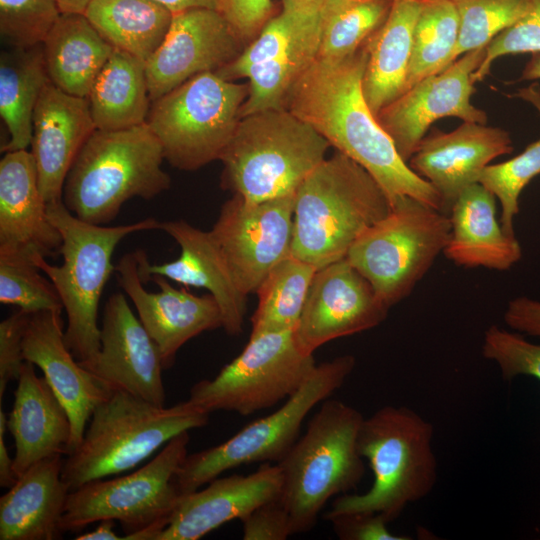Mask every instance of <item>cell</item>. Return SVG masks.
Returning <instances> with one entry per match:
<instances>
[{
	"label": "cell",
	"mask_w": 540,
	"mask_h": 540,
	"mask_svg": "<svg viewBox=\"0 0 540 540\" xmlns=\"http://www.w3.org/2000/svg\"><path fill=\"white\" fill-rule=\"evenodd\" d=\"M367 57L365 44L340 61L316 57L291 88L285 109L362 166L390 204L410 196L444 212L439 193L400 157L365 100L362 79Z\"/></svg>",
	"instance_id": "1"
},
{
	"label": "cell",
	"mask_w": 540,
	"mask_h": 540,
	"mask_svg": "<svg viewBox=\"0 0 540 540\" xmlns=\"http://www.w3.org/2000/svg\"><path fill=\"white\" fill-rule=\"evenodd\" d=\"M390 208L378 182L335 151L296 191L291 255L316 269L344 259L360 234Z\"/></svg>",
	"instance_id": "2"
},
{
	"label": "cell",
	"mask_w": 540,
	"mask_h": 540,
	"mask_svg": "<svg viewBox=\"0 0 540 540\" xmlns=\"http://www.w3.org/2000/svg\"><path fill=\"white\" fill-rule=\"evenodd\" d=\"M433 425L405 406H384L364 418L357 438L374 479L363 494H342L324 515L377 513L390 523L426 497L437 481Z\"/></svg>",
	"instance_id": "3"
},
{
	"label": "cell",
	"mask_w": 540,
	"mask_h": 540,
	"mask_svg": "<svg viewBox=\"0 0 540 540\" xmlns=\"http://www.w3.org/2000/svg\"><path fill=\"white\" fill-rule=\"evenodd\" d=\"M162 146L148 125L98 130L88 138L65 178L62 201L77 218L106 225L134 197L150 200L171 186Z\"/></svg>",
	"instance_id": "4"
},
{
	"label": "cell",
	"mask_w": 540,
	"mask_h": 540,
	"mask_svg": "<svg viewBox=\"0 0 540 540\" xmlns=\"http://www.w3.org/2000/svg\"><path fill=\"white\" fill-rule=\"evenodd\" d=\"M209 414L188 400L158 406L113 391L94 409L79 446L64 459L62 478L71 491L128 472L178 434L203 427Z\"/></svg>",
	"instance_id": "5"
},
{
	"label": "cell",
	"mask_w": 540,
	"mask_h": 540,
	"mask_svg": "<svg viewBox=\"0 0 540 540\" xmlns=\"http://www.w3.org/2000/svg\"><path fill=\"white\" fill-rule=\"evenodd\" d=\"M50 221L62 237L60 266L45 257L33 262L52 281L67 316L65 342L81 366L94 361L100 350L98 306L115 265L112 256L119 242L139 231L159 230L160 221L146 218L134 223L106 226L85 222L73 215L62 199L47 203Z\"/></svg>",
	"instance_id": "6"
},
{
	"label": "cell",
	"mask_w": 540,
	"mask_h": 540,
	"mask_svg": "<svg viewBox=\"0 0 540 540\" xmlns=\"http://www.w3.org/2000/svg\"><path fill=\"white\" fill-rule=\"evenodd\" d=\"M363 419L351 405L325 399L277 463L282 474L279 500L289 513L293 534L312 529L329 499L361 482L365 464L357 438Z\"/></svg>",
	"instance_id": "7"
},
{
	"label": "cell",
	"mask_w": 540,
	"mask_h": 540,
	"mask_svg": "<svg viewBox=\"0 0 540 540\" xmlns=\"http://www.w3.org/2000/svg\"><path fill=\"white\" fill-rule=\"evenodd\" d=\"M329 147L311 125L285 108L246 115L219 159L222 187L251 202L295 194Z\"/></svg>",
	"instance_id": "8"
},
{
	"label": "cell",
	"mask_w": 540,
	"mask_h": 540,
	"mask_svg": "<svg viewBox=\"0 0 540 540\" xmlns=\"http://www.w3.org/2000/svg\"><path fill=\"white\" fill-rule=\"evenodd\" d=\"M189 441V431L182 432L136 471L93 480L71 491L61 519L62 531H79L109 519L121 524L123 540H156L181 497L175 477L188 455Z\"/></svg>",
	"instance_id": "9"
},
{
	"label": "cell",
	"mask_w": 540,
	"mask_h": 540,
	"mask_svg": "<svg viewBox=\"0 0 540 540\" xmlns=\"http://www.w3.org/2000/svg\"><path fill=\"white\" fill-rule=\"evenodd\" d=\"M450 230L447 213L402 196L386 216L360 234L345 259L391 308L429 271L444 251Z\"/></svg>",
	"instance_id": "10"
},
{
	"label": "cell",
	"mask_w": 540,
	"mask_h": 540,
	"mask_svg": "<svg viewBox=\"0 0 540 540\" xmlns=\"http://www.w3.org/2000/svg\"><path fill=\"white\" fill-rule=\"evenodd\" d=\"M248 92V83L205 72L153 101L146 124L165 160L184 171L219 160L241 120Z\"/></svg>",
	"instance_id": "11"
},
{
	"label": "cell",
	"mask_w": 540,
	"mask_h": 540,
	"mask_svg": "<svg viewBox=\"0 0 540 540\" xmlns=\"http://www.w3.org/2000/svg\"><path fill=\"white\" fill-rule=\"evenodd\" d=\"M355 367L351 355L316 365L302 386L273 413L260 418L221 444L187 455L175 477L181 495L223 472L255 462H279L299 438L303 421L339 389Z\"/></svg>",
	"instance_id": "12"
},
{
	"label": "cell",
	"mask_w": 540,
	"mask_h": 540,
	"mask_svg": "<svg viewBox=\"0 0 540 540\" xmlns=\"http://www.w3.org/2000/svg\"><path fill=\"white\" fill-rule=\"evenodd\" d=\"M315 366L313 354L299 349L293 330L250 335L242 352L213 379L192 386L187 400L208 414L250 415L288 399Z\"/></svg>",
	"instance_id": "13"
},
{
	"label": "cell",
	"mask_w": 540,
	"mask_h": 540,
	"mask_svg": "<svg viewBox=\"0 0 540 540\" xmlns=\"http://www.w3.org/2000/svg\"><path fill=\"white\" fill-rule=\"evenodd\" d=\"M295 194L261 202L233 195L222 205L210 232L243 294L256 293L291 255Z\"/></svg>",
	"instance_id": "14"
},
{
	"label": "cell",
	"mask_w": 540,
	"mask_h": 540,
	"mask_svg": "<svg viewBox=\"0 0 540 540\" xmlns=\"http://www.w3.org/2000/svg\"><path fill=\"white\" fill-rule=\"evenodd\" d=\"M485 55L486 47L463 54L447 68L408 88L376 115L405 162L439 119L455 117L487 124V113L471 101L476 92L472 75Z\"/></svg>",
	"instance_id": "15"
},
{
	"label": "cell",
	"mask_w": 540,
	"mask_h": 540,
	"mask_svg": "<svg viewBox=\"0 0 540 540\" xmlns=\"http://www.w3.org/2000/svg\"><path fill=\"white\" fill-rule=\"evenodd\" d=\"M390 307L345 258L316 270L299 321L293 330L305 354L323 344L382 323Z\"/></svg>",
	"instance_id": "16"
},
{
	"label": "cell",
	"mask_w": 540,
	"mask_h": 540,
	"mask_svg": "<svg viewBox=\"0 0 540 540\" xmlns=\"http://www.w3.org/2000/svg\"><path fill=\"white\" fill-rule=\"evenodd\" d=\"M244 48L218 10L201 8L173 14L163 42L146 62L151 102L196 75L216 72Z\"/></svg>",
	"instance_id": "17"
},
{
	"label": "cell",
	"mask_w": 540,
	"mask_h": 540,
	"mask_svg": "<svg viewBox=\"0 0 540 540\" xmlns=\"http://www.w3.org/2000/svg\"><path fill=\"white\" fill-rule=\"evenodd\" d=\"M109 391H123L165 406L164 370L159 349L122 293L112 294L104 306L100 350L82 366Z\"/></svg>",
	"instance_id": "18"
},
{
	"label": "cell",
	"mask_w": 540,
	"mask_h": 540,
	"mask_svg": "<svg viewBox=\"0 0 540 540\" xmlns=\"http://www.w3.org/2000/svg\"><path fill=\"white\" fill-rule=\"evenodd\" d=\"M115 271L120 287L159 349L164 370L172 367L178 350L187 341L202 332L222 328L220 308L210 293L196 296L185 288L173 287L159 275L151 276L149 281L160 291H147L139 274L136 251L124 254Z\"/></svg>",
	"instance_id": "19"
},
{
	"label": "cell",
	"mask_w": 540,
	"mask_h": 540,
	"mask_svg": "<svg viewBox=\"0 0 540 540\" xmlns=\"http://www.w3.org/2000/svg\"><path fill=\"white\" fill-rule=\"evenodd\" d=\"M512 151L513 140L507 130L462 121L449 132L433 128L421 140L408 165L435 188L448 214L459 194L478 183L482 171L494 159Z\"/></svg>",
	"instance_id": "20"
},
{
	"label": "cell",
	"mask_w": 540,
	"mask_h": 540,
	"mask_svg": "<svg viewBox=\"0 0 540 540\" xmlns=\"http://www.w3.org/2000/svg\"><path fill=\"white\" fill-rule=\"evenodd\" d=\"M159 230L177 242L180 256L170 262L151 264L144 250H135L142 282L159 275L184 286L208 290L220 308L222 328L228 335H239L247 309V295L236 285L211 232L182 219L160 221Z\"/></svg>",
	"instance_id": "21"
},
{
	"label": "cell",
	"mask_w": 540,
	"mask_h": 540,
	"mask_svg": "<svg viewBox=\"0 0 540 540\" xmlns=\"http://www.w3.org/2000/svg\"><path fill=\"white\" fill-rule=\"evenodd\" d=\"M64 332L61 312L32 314L23 339V354L25 361L41 369L68 413L71 423L68 455L81 443L95 407L111 391L79 364L65 342Z\"/></svg>",
	"instance_id": "22"
},
{
	"label": "cell",
	"mask_w": 540,
	"mask_h": 540,
	"mask_svg": "<svg viewBox=\"0 0 540 540\" xmlns=\"http://www.w3.org/2000/svg\"><path fill=\"white\" fill-rule=\"evenodd\" d=\"M281 488V470L270 462L248 475L217 477L205 488L181 495L156 540H198L229 521L243 520L258 506L278 498Z\"/></svg>",
	"instance_id": "23"
},
{
	"label": "cell",
	"mask_w": 540,
	"mask_h": 540,
	"mask_svg": "<svg viewBox=\"0 0 540 540\" xmlns=\"http://www.w3.org/2000/svg\"><path fill=\"white\" fill-rule=\"evenodd\" d=\"M95 130L87 98L46 84L34 109L30 146L47 203L62 199L67 173Z\"/></svg>",
	"instance_id": "24"
},
{
	"label": "cell",
	"mask_w": 540,
	"mask_h": 540,
	"mask_svg": "<svg viewBox=\"0 0 540 540\" xmlns=\"http://www.w3.org/2000/svg\"><path fill=\"white\" fill-rule=\"evenodd\" d=\"M62 237L50 221L31 151L6 152L0 161V253L60 254Z\"/></svg>",
	"instance_id": "25"
},
{
	"label": "cell",
	"mask_w": 540,
	"mask_h": 540,
	"mask_svg": "<svg viewBox=\"0 0 540 540\" xmlns=\"http://www.w3.org/2000/svg\"><path fill=\"white\" fill-rule=\"evenodd\" d=\"M7 428L15 441L17 478L36 462L68 453L71 438L68 413L30 361L24 362L19 373Z\"/></svg>",
	"instance_id": "26"
},
{
	"label": "cell",
	"mask_w": 540,
	"mask_h": 540,
	"mask_svg": "<svg viewBox=\"0 0 540 540\" xmlns=\"http://www.w3.org/2000/svg\"><path fill=\"white\" fill-rule=\"evenodd\" d=\"M63 463L62 455L36 462L1 496V540L62 538L61 519L71 492L62 478Z\"/></svg>",
	"instance_id": "27"
},
{
	"label": "cell",
	"mask_w": 540,
	"mask_h": 540,
	"mask_svg": "<svg viewBox=\"0 0 540 540\" xmlns=\"http://www.w3.org/2000/svg\"><path fill=\"white\" fill-rule=\"evenodd\" d=\"M448 214L451 230L443 253L454 264L506 271L521 259L520 243L504 231L496 197L482 184L466 187Z\"/></svg>",
	"instance_id": "28"
},
{
	"label": "cell",
	"mask_w": 540,
	"mask_h": 540,
	"mask_svg": "<svg viewBox=\"0 0 540 540\" xmlns=\"http://www.w3.org/2000/svg\"><path fill=\"white\" fill-rule=\"evenodd\" d=\"M420 6V0H392L387 18L365 43L362 90L375 116L406 89Z\"/></svg>",
	"instance_id": "29"
},
{
	"label": "cell",
	"mask_w": 540,
	"mask_h": 540,
	"mask_svg": "<svg viewBox=\"0 0 540 540\" xmlns=\"http://www.w3.org/2000/svg\"><path fill=\"white\" fill-rule=\"evenodd\" d=\"M42 47L50 82L82 98L114 50L83 13L62 14Z\"/></svg>",
	"instance_id": "30"
},
{
	"label": "cell",
	"mask_w": 540,
	"mask_h": 540,
	"mask_svg": "<svg viewBox=\"0 0 540 540\" xmlns=\"http://www.w3.org/2000/svg\"><path fill=\"white\" fill-rule=\"evenodd\" d=\"M87 99L98 130H122L145 124L152 103L146 63L114 48Z\"/></svg>",
	"instance_id": "31"
},
{
	"label": "cell",
	"mask_w": 540,
	"mask_h": 540,
	"mask_svg": "<svg viewBox=\"0 0 540 540\" xmlns=\"http://www.w3.org/2000/svg\"><path fill=\"white\" fill-rule=\"evenodd\" d=\"M48 82L42 44L1 52L0 115L9 134L1 152L26 150L31 145L34 109Z\"/></svg>",
	"instance_id": "32"
},
{
	"label": "cell",
	"mask_w": 540,
	"mask_h": 540,
	"mask_svg": "<svg viewBox=\"0 0 540 540\" xmlns=\"http://www.w3.org/2000/svg\"><path fill=\"white\" fill-rule=\"evenodd\" d=\"M83 14L114 48L145 63L163 42L173 18L155 0H91Z\"/></svg>",
	"instance_id": "33"
},
{
	"label": "cell",
	"mask_w": 540,
	"mask_h": 540,
	"mask_svg": "<svg viewBox=\"0 0 540 540\" xmlns=\"http://www.w3.org/2000/svg\"><path fill=\"white\" fill-rule=\"evenodd\" d=\"M316 268L293 255L281 260L258 287V305L250 335L294 330Z\"/></svg>",
	"instance_id": "34"
},
{
	"label": "cell",
	"mask_w": 540,
	"mask_h": 540,
	"mask_svg": "<svg viewBox=\"0 0 540 540\" xmlns=\"http://www.w3.org/2000/svg\"><path fill=\"white\" fill-rule=\"evenodd\" d=\"M321 23L270 61L247 72L249 92L241 118L263 110L285 108L291 88L318 55Z\"/></svg>",
	"instance_id": "35"
},
{
	"label": "cell",
	"mask_w": 540,
	"mask_h": 540,
	"mask_svg": "<svg viewBox=\"0 0 540 540\" xmlns=\"http://www.w3.org/2000/svg\"><path fill=\"white\" fill-rule=\"evenodd\" d=\"M392 0H330L322 8L317 58L340 61L356 53L387 18Z\"/></svg>",
	"instance_id": "36"
},
{
	"label": "cell",
	"mask_w": 540,
	"mask_h": 540,
	"mask_svg": "<svg viewBox=\"0 0 540 540\" xmlns=\"http://www.w3.org/2000/svg\"><path fill=\"white\" fill-rule=\"evenodd\" d=\"M405 91L451 64L459 35V17L452 0H420Z\"/></svg>",
	"instance_id": "37"
},
{
	"label": "cell",
	"mask_w": 540,
	"mask_h": 540,
	"mask_svg": "<svg viewBox=\"0 0 540 540\" xmlns=\"http://www.w3.org/2000/svg\"><path fill=\"white\" fill-rule=\"evenodd\" d=\"M512 97L531 104L540 115V85L531 83L518 89ZM540 174V138L530 143L515 157L504 162L488 165L481 173L478 183L494 194L501 206L500 223L512 236L514 219L519 213V198L524 188Z\"/></svg>",
	"instance_id": "38"
},
{
	"label": "cell",
	"mask_w": 540,
	"mask_h": 540,
	"mask_svg": "<svg viewBox=\"0 0 540 540\" xmlns=\"http://www.w3.org/2000/svg\"><path fill=\"white\" fill-rule=\"evenodd\" d=\"M321 11L315 7L282 2L281 11L268 20L257 37L233 61L215 73L229 81L245 78L251 68L270 61L320 24Z\"/></svg>",
	"instance_id": "39"
},
{
	"label": "cell",
	"mask_w": 540,
	"mask_h": 540,
	"mask_svg": "<svg viewBox=\"0 0 540 540\" xmlns=\"http://www.w3.org/2000/svg\"><path fill=\"white\" fill-rule=\"evenodd\" d=\"M459 17L458 41L451 64L463 54L487 47L527 11L529 0H452Z\"/></svg>",
	"instance_id": "40"
},
{
	"label": "cell",
	"mask_w": 540,
	"mask_h": 540,
	"mask_svg": "<svg viewBox=\"0 0 540 540\" xmlns=\"http://www.w3.org/2000/svg\"><path fill=\"white\" fill-rule=\"evenodd\" d=\"M30 257L0 253V303L34 314L62 312L63 304L52 281Z\"/></svg>",
	"instance_id": "41"
},
{
	"label": "cell",
	"mask_w": 540,
	"mask_h": 540,
	"mask_svg": "<svg viewBox=\"0 0 540 540\" xmlns=\"http://www.w3.org/2000/svg\"><path fill=\"white\" fill-rule=\"evenodd\" d=\"M57 0H0V35L10 47L44 42L60 16Z\"/></svg>",
	"instance_id": "42"
},
{
	"label": "cell",
	"mask_w": 540,
	"mask_h": 540,
	"mask_svg": "<svg viewBox=\"0 0 540 540\" xmlns=\"http://www.w3.org/2000/svg\"><path fill=\"white\" fill-rule=\"evenodd\" d=\"M482 354L497 364L506 380L519 375L540 380V344L531 343L520 334L490 326L484 333Z\"/></svg>",
	"instance_id": "43"
},
{
	"label": "cell",
	"mask_w": 540,
	"mask_h": 540,
	"mask_svg": "<svg viewBox=\"0 0 540 540\" xmlns=\"http://www.w3.org/2000/svg\"><path fill=\"white\" fill-rule=\"evenodd\" d=\"M540 52V0H529L526 13L498 34L486 47V55L472 75L474 83L484 80L492 64L502 56Z\"/></svg>",
	"instance_id": "44"
},
{
	"label": "cell",
	"mask_w": 540,
	"mask_h": 540,
	"mask_svg": "<svg viewBox=\"0 0 540 540\" xmlns=\"http://www.w3.org/2000/svg\"><path fill=\"white\" fill-rule=\"evenodd\" d=\"M31 315L19 309L0 323V403L9 382L18 379L25 362L23 339Z\"/></svg>",
	"instance_id": "45"
},
{
	"label": "cell",
	"mask_w": 540,
	"mask_h": 540,
	"mask_svg": "<svg viewBox=\"0 0 540 540\" xmlns=\"http://www.w3.org/2000/svg\"><path fill=\"white\" fill-rule=\"evenodd\" d=\"M241 522L245 540H285L293 534L289 513L279 497L258 506Z\"/></svg>",
	"instance_id": "46"
},
{
	"label": "cell",
	"mask_w": 540,
	"mask_h": 540,
	"mask_svg": "<svg viewBox=\"0 0 540 540\" xmlns=\"http://www.w3.org/2000/svg\"><path fill=\"white\" fill-rule=\"evenodd\" d=\"M218 11L246 46L271 18L272 0H219Z\"/></svg>",
	"instance_id": "47"
},
{
	"label": "cell",
	"mask_w": 540,
	"mask_h": 540,
	"mask_svg": "<svg viewBox=\"0 0 540 540\" xmlns=\"http://www.w3.org/2000/svg\"><path fill=\"white\" fill-rule=\"evenodd\" d=\"M341 540H408L410 537L393 534L388 522L377 513H343L327 519Z\"/></svg>",
	"instance_id": "48"
},
{
	"label": "cell",
	"mask_w": 540,
	"mask_h": 540,
	"mask_svg": "<svg viewBox=\"0 0 540 540\" xmlns=\"http://www.w3.org/2000/svg\"><path fill=\"white\" fill-rule=\"evenodd\" d=\"M511 329L540 338V302L525 296L509 301L503 315Z\"/></svg>",
	"instance_id": "49"
},
{
	"label": "cell",
	"mask_w": 540,
	"mask_h": 540,
	"mask_svg": "<svg viewBox=\"0 0 540 540\" xmlns=\"http://www.w3.org/2000/svg\"><path fill=\"white\" fill-rule=\"evenodd\" d=\"M7 427V415L0 405V486L10 488L16 482L17 476L14 471V458H11L5 445V430Z\"/></svg>",
	"instance_id": "50"
},
{
	"label": "cell",
	"mask_w": 540,
	"mask_h": 540,
	"mask_svg": "<svg viewBox=\"0 0 540 540\" xmlns=\"http://www.w3.org/2000/svg\"><path fill=\"white\" fill-rule=\"evenodd\" d=\"M165 6L173 14L190 9L218 10L219 0H155Z\"/></svg>",
	"instance_id": "51"
},
{
	"label": "cell",
	"mask_w": 540,
	"mask_h": 540,
	"mask_svg": "<svg viewBox=\"0 0 540 540\" xmlns=\"http://www.w3.org/2000/svg\"><path fill=\"white\" fill-rule=\"evenodd\" d=\"M114 520H102L99 526L90 532L83 533L77 536L76 540H123V537L118 536L114 531Z\"/></svg>",
	"instance_id": "52"
},
{
	"label": "cell",
	"mask_w": 540,
	"mask_h": 540,
	"mask_svg": "<svg viewBox=\"0 0 540 540\" xmlns=\"http://www.w3.org/2000/svg\"><path fill=\"white\" fill-rule=\"evenodd\" d=\"M538 79H540V52L531 54V58L525 64L518 81Z\"/></svg>",
	"instance_id": "53"
},
{
	"label": "cell",
	"mask_w": 540,
	"mask_h": 540,
	"mask_svg": "<svg viewBox=\"0 0 540 540\" xmlns=\"http://www.w3.org/2000/svg\"><path fill=\"white\" fill-rule=\"evenodd\" d=\"M62 14L84 13L91 0H57Z\"/></svg>",
	"instance_id": "54"
},
{
	"label": "cell",
	"mask_w": 540,
	"mask_h": 540,
	"mask_svg": "<svg viewBox=\"0 0 540 540\" xmlns=\"http://www.w3.org/2000/svg\"><path fill=\"white\" fill-rule=\"evenodd\" d=\"M282 2L292 3L300 6H308L322 9L330 0H281Z\"/></svg>",
	"instance_id": "55"
}]
</instances>
